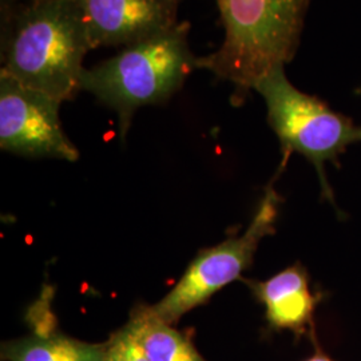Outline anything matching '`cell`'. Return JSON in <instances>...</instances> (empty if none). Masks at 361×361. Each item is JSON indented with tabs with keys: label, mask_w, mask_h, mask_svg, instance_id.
I'll list each match as a JSON object with an SVG mask.
<instances>
[{
	"label": "cell",
	"mask_w": 361,
	"mask_h": 361,
	"mask_svg": "<svg viewBox=\"0 0 361 361\" xmlns=\"http://www.w3.org/2000/svg\"><path fill=\"white\" fill-rule=\"evenodd\" d=\"M189 32L190 25L180 22L83 70L80 91L116 111L122 140L138 109L165 104L198 68L200 56L190 47Z\"/></svg>",
	"instance_id": "obj_3"
},
{
	"label": "cell",
	"mask_w": 361,
	"mask_h": 361,
	"mask_svg": "<svg viewBox=\"0 0 361 361\" xmlns=\"http://www.w3.org/2000/svg\"><path fill=\"white\" fill-rule=\"evenodd\" d=\"M92 50L128 47L153 38L180 22V0H74Z\"/></svg>",
	"instance_id": "obj_7"
},
{
	"label": "cell",
	"mask_w": 361,
	"mask_h": 361,
	"mask_svg": "<svg viewBox=\"0 0 361 361\" xmlns=\"http://www.w3.org/2000/svg\"><path fill=\"white\" fill-rule=\"evenodd\" d=\"M0 1H18V0H0Z\"/></svg>",
	"instance_id": "obj_13"
},
{
	"label": "cell",
	"mask_w": 361,
	"mask_h": 361,
	"mask_svg": "<svg viewBox=\"0 0 361 361\" xmlns=\"http://www.w3.org/2000/svg\"><path fill=\"white\" fill-rule=\"evenodd\" d=\"M0 73L62 102L73 99L92 50L75 1H0Z\"/></svg>",
	"instance_id": "obj_1"
},
{
	"label": "cell",
	"mask_w": 361,
	"mask_h": 361,
	"mask_svg": "<svg viewBox=\"0 0 361 361\" xmlns=\"http://www.w3.org/2000/svg\"><path fill=\"white\" fill-rule=\"evenodd\" d=\"M62 101L0 73V147L28 158L75 162L77 146L61 122Z\"/></svg>",
	"instance_id": "obj_6"
},
{
	"label": "cell",
	"mask_w": 361,
	"mask_h": 361,
	"mask_svg": "<svg viewBox=\"0 0 361 361\" xmlns=\"http://www.w3.org/2000/svg\"><path fill=\"white\" fill-rule=\"evenodd\" d=\"M281 202L283 198L269 186L245 232L201 250L168 295L146 310L155 319L173 325L188 312L204 305L222 288L240 280L253 264L262 238L276 232Z\"/></svg>",
	"instance_id": "obj_5"
},
{
	"label": "cell",
	"mask_w": 361,
	"mask_h": 361,
	"mask_svg": "<svg viewBox=\"0 0 361 361\" xmlns=\"http://www.w3.org/2000/svg\"><path fill=\"white\" fill-rule=\"evenodd\" d=\"M310 0H217L224 39L198 58V68L232 85L244 104L261 78L290 63L298 50Z\"/></svg>",
	"instance_id": "obj_2"
},
{
	"label": "cell",
	"mask_w": 361,
	"mask_h": 361,
	"mask_svg": "<svg viewBox=\"0 0 361 361\" xmlns=\"http://www.w3.org/2000/svg\"><path fill=\"white\" fill-rule=\"evenodd\" d=\"M130 322L150 361H205L186 336L153 317L146 307L134 310Z\"/></svg>",
	"instance_id": "obj_10"
},
{
	"label": "cell",
	"mask_w": 361,
	"mask_h": 361,
	"mask_svg": "<svg viewBox=\"0 0 361 361\" xmlns=\"http://www.w3.org/2000/svg\"><path fill=\"white\" fill-rule=\"evenodd\" d=\"M249 288L264 305L271 326L302 331L312 322L319 297L312 293L307 271L293 265L267 281H252Z\"/></svg>",
	"instance_id": "obj_8"
},
{
	"label": "cell",
	"mask_w": 361,
	"mask_h": 361,
	"mask_svg": "<svg viewBox=\"0 0 361 361\" xmlns=\"http://www.w3.org/2000/svg\"><path fill=\"white\" fill-rule=\"evenodd\" d=\"M50 320L51 313L46 324L37 316L34 334L8 344L4 357L8 361H104L106 344H90L56 334Z\"/></svg>",
	"instance_id": "obj_9"
},
{
	"label": "cell",
	"mask_w": 361,
	"mask_h": 361,
	"mask_svg": "<svg viewBox=\"0 0 361 361\" xmlns=\"http://www.w3.org/2000/svg\"><path fill=\"white\" fill-rule=\"evenodd\" d=\"M255 91L267 104L268 122L281 145L283 165L292 153L305 157L319 173L324 195L334 201L324 166L336 162L350 145L361 142V126L317 97L298 90L286 77L285 66L268 71Z\"/></svg>",
	"instance_id": "obj_4"
},
{
	"label": "cell",
	"mask_w": 361,
	"mask_h": 361,
	"mask_svg": "<svg viewBox=\"0 0 361 361\" xmlns=\"http://www.w3.org/2000/svg\"><path fill=\"white\" fill-rule=\"evenodd\" d=\"M307 361H332L331 360V359H329V357H328V356H325V355H324V353H320V352H319V353H316V355H314V356H312V357H310V359H308V360Z\"/></svg>",
	"instance_id": "obj_12"
},
{
	"label": "cell",
	"mask_w": 361,
	"mask_h": 361,
	"mask_svg": "<svg viewBox=\"0 0 361 361\" xmlns=\"http://www.w3.org/2000/svg\"><path fill=\"white\" fill-rule=\"evenodd\" d=\"M104 361H150L131 322L106 344Z\"/></svg>",
	"instance_id": "obj_11"
}]
</instances>
